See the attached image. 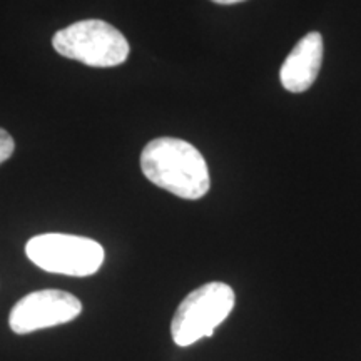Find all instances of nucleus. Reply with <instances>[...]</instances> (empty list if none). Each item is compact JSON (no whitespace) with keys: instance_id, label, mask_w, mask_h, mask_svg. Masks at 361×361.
I'll return each mask as SVG.
<instances>
[{"instance_id":"nucleus-3","label":"nucleus","mask_w":361,"mask_h":361,"mask_svg":"<svg viewBox=\"0 0 361 361\" xmlns=\"http://www.w3.org/2000/svg\"><path fill=\"white\" fill-rule=\"evenodd\" d=\"M234 306V291L226 283H207L184 298L171 322V335L180 348L202 338L228 318Z\"/></svg>"},{"instance_id":"nucleus-2","label":"nucleus","mask_w":361,"mask_h":361,"mask_svg":"<svg viewBox=\"0 0 361 361\" xmlns=\"http://www.w3.org/2000/svg\"><path fill=\"white\" fill-rule=\"evenodd\" d=\"M54 49L90 67H116L129 56V42L114 25L99 19L79 20L52 37Z\"/></svg>"},{"instance_id":"nucleus-4","label":"nucleus","mask_w":361,"mask_h":361,"mask_svg":"<svg viewBox=\"0 0 361 361\" xmlns=\"http://www.w3.org/2000/svg\"><path fill=\"white\" fill-rule=\"evenodd\" d=\"M27 258L47 273L90 276L104 263V247L97 241L74 234L47 233L29 239Z\"/></svg>"},{"instance_id":"nucleus-1","label":"nucleus","mask_w":361,"mask_h":361,"mask_svg":"<svg viewBox=\"0 0 361 361\" xmlns=\"http://www.w3.org/2000/svg\"><path fill=\"white\" fill-rule=\"evenodd\" d=\"M141 169L152 184L183 200H201L211 188L204 157L183 139L159 137L147 142Z\"/></svg>"},{"instance_id":"nucleus-5","label":"nucleus","mask_w":361,"mask_h":361,"mask_svg":"<svg viewBox=\"0 0 361 361\" xmlns=\"http://www.w3.org/2000/svg\"><path fill=\"white\" fill-rule=\"evenodd\" d=\"M82 313V303L61 290L34 291L13 306L8 316L11 329L17 335L66 324Z\"/></svg>"},{"instance_id":"nucleus-6","label":"nucleus","mask_w":361,"mask_h":361,"mask_svg":"<svg viewBox=\"0 0 361 361\" xmlns=\"http://www.w3.org/2000/svg\"><path fill=\"white\" fill-rule=\"evenodd\" d=\"M323 61V37L310 32L298 42L279 71L283 87L290 92H305L318 78Z\"/></svg>"},{"instance_id":"nucleus-8","label":"nucleus","mask_w":361,"mask_h":361,"mask_svg":"<svg viewBox=\"0 0 361 361\" xmlns=\"http://www.w3.org/2000/svg\"><path fill=\"white\" fill-rule=\"evenodd\" d=\"M211 2H214V4H219V6H233V4L245 2V0H211Z\"/></svg>"},{"instance_id":"nucleus-7","label":"nucleus","mask_w":361,"mask_h":361,"mask_svg":"<svg viewBox=\"0 0 361 361\" xmlns=\"http://www.w3.org/2000/svg\"><path fill=\"white\" fill-rule=\"evenodd\" d=\"M13 149H16V142H13L12 135L6 129L0 128V164L12 156Z\"/></svg>"}]
</instances>
